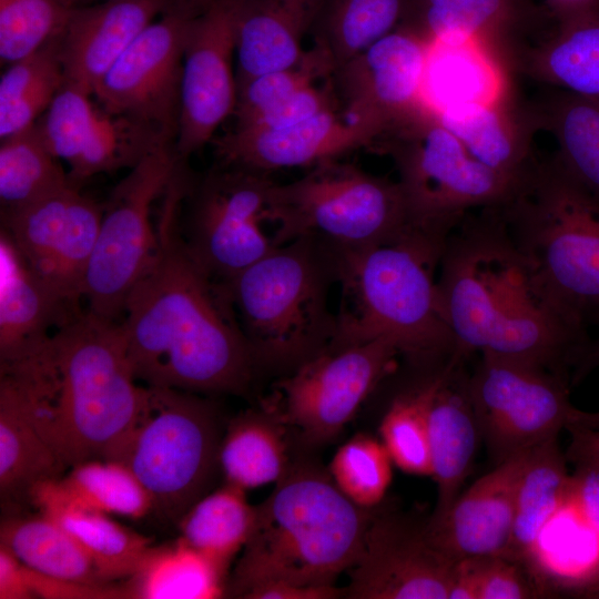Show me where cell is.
<instances>
[{"instance_id": "6da1fadb", "label": "cell", "mask_w": 599, "mask_h": 599, "mask_svg": "<svg viewBox=\"0 0 599 599\" xmlns=\"http://www.w3.org/2000/svg\"><path fill=\"white\" fill-rule=\"evenodd\" d=\"M189 192L181 170L164 193L155 255L126 300L130 363L146 386L245 395L260 370L222 286L183 238L179 217Z\"/></svg>"}, {"instance_id": "7a4b0ae2", "label": "cell", "mask_w": 599, "mask_h": 599, "mask_svg": "<svg viewBox=\"0 0 599 599\" xmlns=\"http://www.w3.org/2000/svg\"><path fill=\"white\" fill-rule=\"evenodd\" d=\"M0 385L68 468L104 459L132 424L144 392L122 323L87 309L39 344L0 361Z\"/></svg>"}, {"instance_id": "3957f363", "label": "cell", "mask_w": 599, "mask_h": 599, "mask_svg": "<svg viewBox=\"0 0 599 599\" xmlns=\"http://www.w3.org/2000/svg\"><path fill=\"white\" fill-rule=\"evenodd\" d=\"M498 211L469 212L445 242L437 282L455 353L521 359L568 377L588 332L564 322L532 291Z\"/></svg>"}, {"instance_id": "277c9868", "label": "cell", "mask_w": 599, "mask_h": 599, "mask_svg": "<svg viewBox=\"0 0 599 599\" xmlns=\"http://www.w3.org/2000/svg\"><path fill=\"white\" fill-rule=\"evenodd\" d=\"M377 508L354 504L315 463H291L256 506L254 530L229 576L225 597L244 599L273 582L336 586L359 559Z\"/></svg>"}, {"instance_id": "5b68a950", "label": "cell", "mask_w": 599, "mask_h": 599, "mask_svg": "<svg viewBox=\"0 0 599 599\" xmlns=\"http://www.w3.org/2000/svg\"><path fill=\"white\" fill-rule=\"evenodd\" d=\"M498 210L546 307L577 328L599 325V196L555 155L535 159Z\"/></svg>"}, {"instance_id": "8992f818", "label": "cell", "mask_w": 599, "mask_h": 599, "mask_svg": "<svg viewBox=\"0 0 599 599\" xmlns=\"http://www.w3.org/2000/svg\"><path fill=\"white\" fill-rule=\"evenodd\" d=\"M446 240L413 229L389 243L333 251L342 302L328 347L383 339L408 363L450 358L455 342L436 274Z\"/></svg>"}, {"instance_id": "52a82bcc", "label": "cell", "mask_w": 599, "mask_h": 599, "mask_svg": "<svg viewBox=\"0 0 599 599\" xmlns=\"http://www.w3.org/2000/svg\"><path fill=\"white\" fill-rule=\"evenodd\" d=\"M334 283L335 253L309 236L275 246L220 283L260 372L285 376L328 348L337 326L328 304Z\"/></svg>"}, {"instance_id": "ba28073f", "label": "cell", "mask_w": 599, "mask_h": 599, "mask_svg": "<svg viewBox=\"0 0 599 599\" xmlns=\"http://www.w3.org/2000/svg\"><path fill=\"white\" fill-rule=\"evenodd\" d=\"M216 408L196 393L144 386L139 410L104 459L128 467L149 491L153 511L179 522L209 494L220 469Z\"/></svg>"}, {"instance_id": "9c48e42d", "label": "cell", "mask_w": 599, "mask_h": 599, "mask_svg": "<svg viewBox=\"0 0 599 599\" xmlns=\"http://www.w3.org/2000/svg\"><path fill=\"white\" fill-rule=\"evenodd\" d=\"M268 223L276 245L309 236L333 251L393 242L415 229L398 181L338 159L272 186Z\"/></svg>"}, {"instance_id": "30bf717a", "label": "cell", "mask_w": 599, "mask_h": 599, "mask_svg": "<svg viewBox=\"0 0 599 599\" xmlns=\"http://www.w3.org/2000/svg\"><path fill=\"white\" fill-rule=\"evenodd\" d=\"M375 145L388 154L413 226L447 237L471 211L502 204L518 180L476 160L425 104Z\"/></svg>"}, {"instance_id": "8fae6325", "label": "cell", "mask_w": 599, "mask_h": 599, "mask_svg": "<svg viewBox=\"0 0 599 599\" xmlns=\"http://www.w3.org/2000/svg\"><path fill=\"white\" fill-rule=\"evenodd\" d=\"M182 159L164 143L149 152L112 190L103 205L95 246L84 280L83 298L91 314L115 321L150 266L158 247L153 202L181 170Z\"/></svg>"}, {"instance_id": "7c38bea8", "label": "cell", "mask_w": 599, "mask_h": 599, "mask_svg": "<svg viewBox=\"0 0 599 599\" xmlns=\"http://www.w3.org/2000/svg\"><path fill=\"white\" fill-rule=\"evenodd\" d=\"M468 388L480 438L496 464L558 438L578 410L570 379L526 361L478 354Z\"/></svg>"}, {"instance_id": "4fadbf2b", "label": "cell", "mask_w": 599, "mask_h": 599, "mask_svg": "<svg viewBox=\"0 0 599 599\" xmlns=\"http://www.w3.org/2000/svg\"><path fill=\"white\" fill-rule=\"evenodd\" d=\"M399 356L383 339L328 347L276 383L283 423L307 446L334 440L395 370Z\"/></svg>"}, {"instance_id": "5bb4252c", "label": "cell", "mask_w": 599, "mask_h": 599, "mask_svg": "<svg viewBox=\"0 0 599 599\" xmlns=\"http://www.w3.org/2000/svg\"><path fill=\"white\" fill-rule=\"evenodd\" d=\"M273 184L267 174L229 165L195 190L182 235L215 282L232 280L277 246L264 231Z\"/></svg>"}, {"instance_id": "9a60e30c", "label": "cell", "mask_w": 599, "mask_h": 599, "mask_svg": "<svg viewBox=\"0 0 599 599\" xmlns=\"http://www.w3.org/2000/svg\"><path fill=\"white\" fill-rule=\"evenodd\" d=\"M195 16L175 3L149 24L95 85L101 108L176 138L184 49Z\"/></svg>"}, {"instance_id": "2e32d148", "label": "cell", "mask_w": 599, "mask_h": 599, "mask_svg": "<svg viewBox=\"0 0 599 599\" xmlns=\"http://www.w3.org/2000/svg\"><path fill=\"white\" fill-rule=\"evenodd\" d=\"M103 205L68 183L23 206L2 211L3 230L31 270L79 306Z\"/></svg>"}, {"instance_id": "e0dca14e", "label": "cell", "mask_w": 599, "mask_h": 599, "mask_svg": "<svg viewBox=\"0 0 599 599\" xmlns=\"http://www.w3.org/2000/svg\"><path fill=\"white\" fill-rule=\"evenodd\" d=\"M430 49L398 27L333 72L343 114L366 126L375 136L374 144L426 104Z\"/></svg>"}, {"instance_id": "ac0fdd59", "label": "cell", "mask_w": 599, "mask_h": 599, "mask_svg": "<svg viewBox=\"0 0 599 599\" xmlns=\"http://www.w3.org/2000/svg\"><path fill=\"white\" fill-rule=\"evenodd\" d=\"M237 7L238 0H211L191 23L183 57L174 143L182 160L205 145L219 125L234 113Z\"/></svg>"}, {"instance_id": "d6986e66", "label": "cell", "mask_w": 599, "mask_h": 599, "mask_svg": "<svg viewBox=\"0 0 599 599\" xmlns=\"http://www.w3.org/2000/svg\"><path fill=\"white\" fill-rule=\"evenodd\" d=\"M456 561L432 544L426 524L377 508L344 598L448 599Z\"/></svg>"}, {"instance_id": "ffe728a7", "label": "cell", "mask_w": 599, "mask_h": 599, "mask_svg": "<svg viewBox=\"0 0 599 599\" xmlns=\"http://www.w3.org/2000/svg\"><path fill=\"white\" fill-rule=\"evenodd\" d=\"M534 448L496 464L461 491L441 517L428 519L427 535L440 552L453 560L504 555L518 485Z\"/></svg>"}, {"instance_id": "44dd1931", "label": "cell", "mask_w": 599, "mask_h": 599, "mask_svg": "<svg viewBox=\"0 0 599 599\" xmlns=\"http://www.w3.org/2000/svg\"><path fill=\"white\" fill-rule=\"evenodd\" d=\"M374 142V134L362 123L329 110L283 129H234L216 144L227 165L267 174L313 167Z\"/></svg>"}, {"instance_id": "7402d4cb", "label": "cell", "mask_w": 599, "mask_h": 599, "mask_svg": "<svg viewBox=\"0 0 599 599\" xmlns=\"http://www.w3.org/2000/svg\"><path fill=\"white\" fill-rule=\"evenodd\" d=\"M175 0H104L74 7L58 38L64 82L92 95L135 38Z\"/></svg>"}, {"instance_id": "603a6c76", "label": "cell", "mask_w": 599, "mask_h": 599, "mask_svg": "<svg viewBox=\"0 0 599 599\" xmlns=\"http://www.w3.org/2000/svg\"><path fill=\"white\" fill-rule=\"evenodd\" d=\"M468 361L455 353L443 365L428 405L432 477L437 486L430 519L441 517L461 493L481 439L469 395Z\"/></svg>"}, {"instance_id": "cb8c5ba5", "label": "cell", "mask_w": 599, "mask_h": 599, "mask_svg": "<svg viewBox=\"0 0 599 599\" xmlns=\"http://www.w3.org/2000/svg\"><path fill=\"white\" fill-rule=\"evenodd\" d=\"M321 4L322 0H238L236 82L302 63L308 53L303 41Z\"/></svg>"}, {"instance_id": "d4e9b609", "label": "cell", "mask_w": 599, "mask_h": 599, "mask_svg": "<svg viewBox=\"0 0 599 599\" xmlns=\"http://www.w3.org/2000/svg\"><path fill=\"white\" fill-rule=\"evenodd\" d=\"M83 311L55 294L0 234V361L48 338Z\"/></svg>"}, {"instance_id": "484cf974", "label": "cell", "mask_w": 599, "mask_h": 599, "mask_svg": "<svg viewBox=\"0 0 599 599\" xmlns=\"http://www.w3.org/2000/svg\"><path fill=\"white\" fill-rule=\"evenodd\" d=\"M436 113L476 160L504 175L519 179L535 160L532 111L518 108L509 93Z\"/></svg>"}, {"instance_id": "4316f807", "label": "cell", "mask_w": 599, "mask_h": 599, "mask_svg": "<svg viewBox=\"0 0 599 599\" xmlns=\"http://www.w3.org/2000/svg\"><path fill=\"white\" fill-rule=\"evenodd\" d=\"M524 16L522 0H407L398 27L430 45L476 42L505 58Z\"/></svg>"}, {"instance_id": "83f0119b", "label": "cell", "mask_w": 599, "mask_h": 599, "mask_svg": "<svg viewBox=\"0 0 599 599\" xmlns=\"http://www.w3.org/2000/svg\"><path fill=\"white\" fill-rule=\"evenodd\" d=\"M31 504L72 535L106 583L131 578L153 548L151 538L120 525L109 515L67 500L54 480L38 485Z\"/></svg>"}, {"instance_id": "f1b7e54d", "label": "cell", "mask_w": 599, "mask_h": 599, "mask_svg": "<svg viewBox=\"0 0 599 599\" xmlns=\"http://www.w3.org/2000/svg\"><path fill=\"white\" fill-rule=\"evenodd\" d=\"M558 438L536 446L521 475L514 521L504 557L524 565L528 572L542 531L558 509L570 474Z\"/></svg>"}, {"instance_id": "f546056e", "label": "cell", "mask_w": 599, "mask_h": 599, "mask_svg": "<svg viewBox=\"0 0 599 599\" xmlns=\"http://www.w3.org/2000/svg\"><path fill=\"white\" fill-rule=\"evenodd\" d=\"M278 410H247L233 418L222 436L220 470L225 483L244 490L277 483L291 461Z\"/></svg>"}, {"instance_id": "4dcf8cb0", "label": "cell", "mask_w": 599, "mask_h": 599, "mask_svg": "<svg viewBox=\"0 0 599 599\" xmlns=\"http://www.w3.org/2000/svg\"><path fill=\"white\" fill-rule=\"evenodd\" d=\"M68 467L42 438L13 394L0 385V496L31 504L34 488L62 477Z\"/></svg>"}, {"instance_id": "1f68e13d", "label": "cell", "mask_w": 599, "mask_h": 599, "mask_svg": "<svg viewBox=\"0 0 599 599\" xmlns=\"http://www.w3.org/2000/svg\"><path fill=\"white\" fill-rule=\"evenodd\" d=\"M227 568L181 537L153 546L138 571L128 579L129 598L213 599L225 596Z\"/></svg>"}, {"instance_id": "d6a6232c", "label": "cell", "mask_w": 599, "mask_h": 599, "mask_svg": "<svg viewBox=\"0 0 599 599\" xmlns=\"http://www.w3.org/2000/svg\"><path fill=\"white\" fill-rule=\"evenodd\" d=\"M0 544L22 564L44 575L85 585L111 586L103 581L72 535L41 512L2 519Z\"/></svg>"}, {"instance_id": "836d02e7", "label": "cell", "mask_w": 599, "mask_h": 599, "mask_svg": "<svg viewBox=\"0 0 599 599\" xmlns=\"http://www.w3.org/2000/svg\"><path fill=\"white\" fill-rule=\"evenodd\" d=\"M528 72L562 91L599 101V11L558 24L526 57Z\"/></svg>"}, {"instance_id": "e575fe53", "label": "cell", "mask_w": 599, "mask_h": 599, "mask_svg": "<svg viewBox=\"0 0 599 599\" xmlns=\"http://www.w3.org/2000/svg\"><path fill=\"white\" fill-rule=\"evenodd\" d=\"M407 0H322L314 47L333 72L398 28Z\"/></svg>"}, {"instance_id": "d590c367", "label": "cell", "mask_w": 599, "mask_h": 599, "mask_svg": "<svg viewBox=\"0 0 599 599\" xmlns=\"http://www.w3.org/2000/svg\"><path fill=\"white\" fill-rule=\"evenodd\" d=\"M256 520L245 490L229 483L197 500L179 520L181 538L189 545L230 567L248 541Z\"/></svg>"}, {"instance_id": "8d00e7d4", "label": "cell", "mask_w": 599, "mask_h": 599, "mask_svg": "<svg viewBox=\"0 0 599 599\" xmlns=\"http://www.w3.org/2000/svg\"><path fill=\"white\" fill-rule=\"evenodd\" d=\"M532 113L537 129L556 140L562 165L599 196V101L561 90Z\"/></svg>"}, {"instance_id": "74e56055", "label": "cell", "mask_w": 599, "mask_h": 599, "mask_svg": "<svg viewBox=\"0 0 599 599\" xmlns=\"http://www.w3.org/2000/svg\"><path fill=\"white\" fill-rule=\"evenodd\" d=\"M447 361L422 365L418 376L394 396L380 420V440L404 473L432 476L428 405Z\"/></svg>"}, {"instance_id": "f35d334b", "label": "cell", "mask_w": 599, "mask_h": 599, "mask_svg": "<svg viewBox=\"0 0 599 599\" xmlns=\"http://www.w3.org/2000/svg\"><path fill=\"white\" fill-rule=\"evenodd\" d=\"M62 497L85 509L140 519L153 511V500L124 465L108 459L79 463L54 480Z\"/></svg>"}, {"instance_id": "ab89813d", "label": "cell", "mask_w": 599, "mask_h": 599, "mask_svg": "<svg viewBox=\"0 0 599 599\" xmlns=\"http://www.w3.org/2000/svg\"><path fill=\"white\" fill-rule=\"evenodd\" d=\"M68 183L71 182L67 171L45 146L35 126L1 139L2 211L23 206Z\"/></svg>"}, {"instance_id": "60d3db41", "label": "cell", "mask_w": 599, "mask_h": 599, "mask_svg": "<svg viewBox=\"0 0 599 599\" xmlns=\"http://www.w3.org/2000/svg\"><path fill=\"white\" fill-rule=\"evenodd\" d=\"M393 464L382 440L357 434L336 450L328 473L349 500L374 509L379 507L390 486Z\"/></svg>"}, {"instance_id": "b9f144b4", "label": "cell", "mask_w": 599, "mask_h": 599, "mask_svg": "<svg viewBox=\"0 0 599 599\" xmlns=\"http://www.w3.org/2000/svg\"><path fill=\"white\" fill-rule=\"evenodd\" d=\"M70 0H0V59L11 64L59 38Z\"/></svg>"}, {"instance_id": "7bdbcfd3", "label": "cell", "mask_w": 599, "mask_h": 599, "mask_svg": "<svg viewBox=\"0 0 599 599\" xmlns=\"http://www.w3.org/2000/svg\"><path fill=\"white\" fill-rule=\"evenodd\" d=\"M333 74L327 59L315 48L294 68L267 72L237 83L234 110L236 126H243L288 99L296 91Z\"/></svg>"}, {"instance_id": "ee69618b", "label": "cell", "mask_w": 599, "mask_h": 599, "mask_svg": "<svg viewBox=\"0 0 599 599\" xmlns=\"http://www.w3.org/2000/svg\"><path fill=\"white\" fill-rule=\"evenodd\" d=\"M90 97V93L64 82L34 125L49 151L68 165L78 156L101 110Z\"/></svg>"}, {"instance_id": "f6af8a7d", "label": "cell", "mask_w": 599, "mask_h": 599, "mask_svg": "<svg viewBox=\"0 0 599 599\" xmlns=\"http://www.w3.org/2000/svg\"><path fill=\"white\" fill-rule=\"evenodd\" d=\"M119 599L124 586H92L51 577L22 564L0 545V599Z\"/></svg>"}, {"instance_id": "bcb514c9", "label": "cell", "mask_w": 599, "mask_h": 599, "mask_svg": "<svg viewBox=\"0 0 599 599\" xmlns=\"http://www.w3.org/2000/svg\"><path fill=\"white\" fill-rule=\"evenodd\" d=\"M337 98L329 87L307 85L250 123L235 129L276 130L287 128L329 110H336Z\"/></svg>"}, {"instance_id": "7dc6e473", "label": "cell", "mask_w": 599, "mask_h": 599, "mask_svg": "<svg viewBox=\"0 0 599 599\" xmlns=\"http://www.w3.org/2000/svg\"><path fill=\"white\" fill-rule=\"evenodd\" d=\"M64 83L63 69L57 70L16 100L0 105V138L30 130L49 109Z\"/></svg>"}, {"instance_id": "c3c4849f", "label": "cell", "mask_w": 599, "mask_h": 599, "mask_svg": "<svg viewBox=\"0 0 599 599\" xmlns=\"http://www.w3.org/2000/svg\"><path fill=\"white\" fill-rule=\"evenodd\" d=\"M539 597L527 568L504 556L480 561L479 599H529Z\"/></svg>"}, {"instance_id": "681fc988", "label": "cell", "mask_w": 599, "mask_h": 599, "mask_svg": "<svg viewBox=\"0 0 599 599\" xmlns=\"http://www.w3.org/2000/svg\"><path fill=\"white\" fill-rule=\"evenodd\" d=\"M63 69L58 38L9 64L0 80V105L19 98L48 74Z\"/></svg>"}, {"instance_id": "f907efd6", "label": "cell", "mask_w": 599, "mask_h": 599, "mask_svg": "<svg viewBox=\"0 0 599 599\" xmlns=\"http://www.w3.org/2000/svg\"><path fill=\"white\" fill-rule=\"evenodd\" d=\"M344 592L345 588L336 586L309 587L273 582L252 589L244 599H336L344 597Z\"/></svg>"}, {"instance_id": "816d5d0a", "label": "cell", "mask_w": 599, "mask_h": 599, "mask_svg": "<svg viewBox=\"0 0 599 599\" xmlns=\"http://www.w3.org/2000/svg\"><path fill=\"white\" fill-rule=\"evenodd\" d=\"M481 557L456 561L448 599H479Z\"/></svg>"}, {"instance_id": "f5cc1de1", "label": "cell", "mask_w": 599, "mask_h": 599, "mask_svg": "<svg viewBox=\"0 0 599 599\" xmlns=\"http://www.w3.org/2000/svg\"><path fill=\"white\" fill-rule=\"evenodd\" d=\"M570 444L566 457L569 463L593 461L599 464V430L583 427H569Z\"/></svg>"}, {"instance_id": "db71d44e", "label": "cell", "mask_w": 599, "mask_h": 599, "mask_svg": "<svg viewBox=\"0 0 599 599\" xmlns=\"http://www.w3.org/2000/svg\"><path fill=\"white\" fill-rule=\"evenodd\" d=\"M558 24L599 11V0H545Z\"/></svg>"}, {"instance_id": "11a10c76", "label": "cell", "mask_w": 599, "mask_h": 599, "mask_svg": "<svg viewBox=\"0 0 599 599\" xmlns=\"http://www.w3.org/2000/svg\"><path fill=\"white\" fill-rule=\"evenodd\" d=\"M597 367H599V337L590 338L579 355L571 372V387L581 383Z\"/></svg>"}, {"instance_id": "9f6ffc18", "label": "cell", "mask_w": 599, "mask_h": 599, "mask_svg": "<svg viewBox=\"0 0 599 599\" xmlns=\"http://www.w3.org/2000/svg\"><path fill=\"white\" fill-rule=\"evenodd\" d=\"M569 427H583L599 430V410L583 412L578 409ZM566 428V429H567Z\"/></svg>"}, {"instance_id": "6f0895ef", "label": "cell", "mask_w": 599, "mask_h": 599, "mask_svg": "<svg viewBox=\"0 0 599 599\" xmlns=\"http://www.w3.org/2000/svg\"><path fill=\"white\" fill-rule=\"evenodd\" d=\"M586 598H590V599H599V585L596 586L588 595Z\"/></svg>"}, {"instance_id": "680465c9", "label": "cell", "mask_w": 599, "mask_h": 599, "mask_svg": "<svg viewBox=\"0 0 599 599\" xmlns=\"http://www.w3.org/2000/svg\"><path fill=\"white\" fill-rule=\"evenodd\" d=\"M185 1H187V2H190L192 4L196 3V4H201V6L205 7L206 4L210 3L211 0H185Z\"/></svg>"}, {"instance_id": "91938a15", "label": "cell", "mask_w": 599, "mask_h": 599, "mask_svg": "<svg viewBox=\"0 0 599 599\" xmlns=\"http://www.w3.org/2000/svg\"><path fill=\"white\" fill-rule=\"evenodd\" d=\"M70 1L74 4V2H75L77 0H70ZM74 6H75V4H74Z\"/></svg>"}]
</instances>
